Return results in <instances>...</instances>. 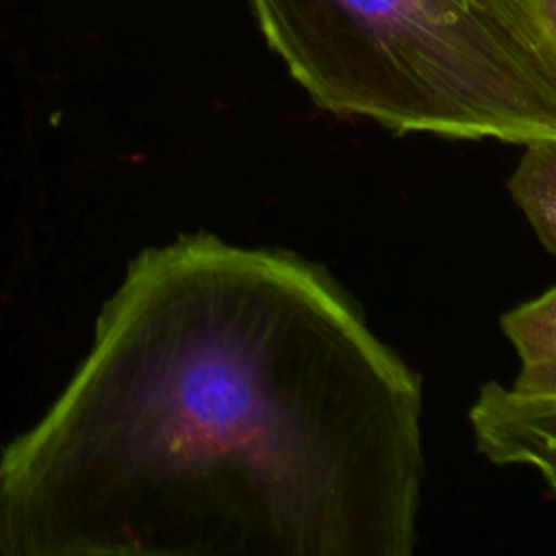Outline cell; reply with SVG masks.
I'll return each instance as SVG.
<instances>
[{
  "instance_id": "1",
  "label": "cell",
  "mask_w": 556,
  "mask_h": 556,
  "mask_svg": "<svg viewBox=\"0 0 556 556\" xmlns=\"http://www.w3.org/2000/svg\"><path fill=\"white\" fill-rule=\"evenodd\" d=\"M421 387L317 265L195 232L135 256L0 454L4 556H408Z\"/></svg>"
},
{
  "instance_id": "2",
  "label": "cell",
  "mask_w": 556,
  "mask_h": 556,
  "mask_svg": "<svg viewBox=\"0 0 556 556\" xmlns=\"http://www.w3.org/2000/svg\"><path fill=\"white\" fill-rule=\"evenodd\" d=\"M308 98L395 132L556 141V76L469 0H250Z\"/></svg>"
},
{
  "instance_id": "3",
  "label": "cell",
  "mask_w": 556,
  "mask_h": 556,
  "mask_svg": "<svg viewBox=\"0 0 556 556\" xmlns=\"http://www.w3.org/2000/svg\"><path fill=\"white\" fill-rule=\"evenodd\" d=\"M469 424L482 456L534 469L556 500V400L523 397L486 382L469 408Z\"/></svg>"
},
{
  "instance_id": "4",
  "label": "cell",
  "mask_w": 556,
  "mask_h": 556,
  "mask_svg": "<svg viewBox=\"0 0 556 556\" xmlns=\"http://www.w3.org/2000/svg\"><path fill=\"white\" fill-rule=\"evenodd\" d=\"M502 330L519 356L510 391L556 400V287L502 317Z\"/></svg>"
},
{
  "instance_id": "5",
  "label": "cell",
  "mask_w": 556,
  "mask_h": 556,
  "mask_svg": "<svg viewBox=\"0 0 556 556\" xmlns=\"http://www.w3.org/2000/svg\"><path fill=\"white\" fill-rule=\"evenodd\" d=\"M508 191L541 243L556 254V141L528 143Z\"/></svg>"
},
{
  "instance_id": "6",
  "label": "cell",
  "mask_w": 556,
  "mask_h": 556,
  "mask_svg": "<svg viewBox=\"0 0 556 556\" xmlns=\"http://www.w3.org/2000/svg\"><path fill=\"white\" fill-rule=\"evenodd\" d=\"M521 39L556 76V0H469Z\"/></svg>"
}]
</instances>
